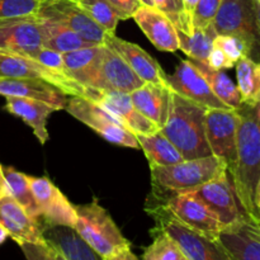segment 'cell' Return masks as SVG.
Returning a JSON list of instances; mask_svg holds the SVG:
<instances>
[{
	"label": "cell",
	"mask_w": 260,
	"mask_h": 260,
	"mask_svg": "<svg viewBox=\"0 0 260 260\" xmlns=\"http://www.w3.org/2000/svg\"><path fill=\"white\" fill-rule=\"evenodd\" d=\"M236 157L228 170L241 210L250 218H260L255 207V188L260 178V123L253 107L243 104L239 109Z\"/></svg>",
	"instance_id": "cell-1"
},
{
	"label": "cell",
	"mask_w": 260,
	"mask_h": 260,
	"mask_svg": "<svg viewBox=\"0 0 260 260\" xmlns=\"http://www.w3.org/2000/svg\"><path fill=\"white\" fill-rule=\"evenodd\" d=\"M206 112L205 106L170 89L169 113L160 131L179 150L184 160L212 155L206 137Z\"/></svg>",
	"instance_id": "cell-2"
},
{
	"label": "cell",
	"mask_w": 260,
	"mask_h": 260,
	"mask_svg": "<svg viewBox=\"0 0 260 260\" xmlns=\"http://www.w3.org/2000/svg\"><path fill=\"white\" fill-rule=\"evenodd\" d=\"M152 187L169 196L188 193L228 173V165L215 155L183 160L167 167H150ZM168 196V197H169Z\"/></svg>",
	"instance_id": "cell-3"
},
{
	"label": "cell",
	"mask_w": 260,
	"mask_h": 260,
	"mask_svg": "<svg viewBox=\"0 0 260 260\" xmlns=\"http://www.w3.org/2000/svg\"><path fill=\"white\" fill-rule=\"evenodd\" d=\"M75 211L74 229L102 258L108 259L131 248V243L124 238L111 215L96 201L75 206Z\"/></svg>",
	"instance_id": "cell-4"
},
{
	"label": "cell",
	"mask_w": 260,
	"mask_h": 260,
	"mask_svg": "<svg viewBox=\"0 0 260 260\" xmlns=\"http://www.w3.org/2000/svg\"><path fill=\"white\" fill-rule=\"evenodd\" d=\"M156 221V228L164 231L178 244L189 260H231L217 239L206 236L188 228L173 217L161 206L150 211Z\"/></svg>",
	"instance_id": "cell-5"
},
{
	"label": "cell",
	"mask_w": 260,
	"mask_h": 260,
	"mask_svg": "<svg viewBox=\"0 0 260 260\" xmlns=\"http://www.w3.org/2000/svg\"><path fill=\"white\" fill-rule=\"evenodd\" d=\"M65 109L93 131L101 135L104 140L118 146L140 149L136 135L127 128L126 124L114 114L90 99L83 96H70Z\"/></svg>",
	"instance_id": "cell-6"
},
{
	"label": "cell",
	"mask_w": 260,
	"mask_h": 260,
	"mask_svg": "<svg viewBox=\"0 0 260 260\" xmlns=\"http://www.w3.org/2000/svg\"><path fill=\"white\" fill-rule=\"evenodd\" d=\"M212 27L217 35H229L243 40L251 53L260 45L255 20V0H221Z\"/></svg>",
	"instance_id": "cell-7"
},
{
	"label": "cell",
	"mask_w": 260,
	"mask_h": 260,
	"mask_svg": "<svg viewBox=\"0 0 260 260\" xmlns=\"http://www.w3.org/2000/svg\"><path fill=\"white\" fill-rule=\"evenodd\" d=\"M0 78L43 80L60 88L69 96L85 98L86 89L84 86L66 76L65 74L57 73L28 56L0 52Z\"/></svg>",
	"instance_id": "cell-8"
},
{
	"label": "cell",
	"mask_w": 260,
	"mask_h": 260,
	"mask_svg": "<svg viewBox=\"0 0 260 260\" xmlns=\"http://www.w3.org/2000/svg\"><path fill=\"white\" fill-rule=\"evenodd\" d=\"M36 15L40 19L61 23L95 45H103L106 38V30L91 19L79 0H42Z\"/></svg>",
	"instance_id": "cell-9"
},
{
	"label": "cell",
	"mask_w": 260,
	"mask_h": 260,
	"mask_svg": "<svg viewBox=\"0 0 260 260\" xmlns=\"http://www.w3.org/2000/svg\"><path fill=\"white\" fill-rule=\"evenodd\" d=\"M145 81L134 73L123 58L109 48L102 45L101 57L88 88L96 91H121L129 94L142 86Z\"/></svg>",
	"instance_id": "cell-10"
},
{
	"label": "cell",
	"mask_w": 260,
	"mask_h": 260,
	"mask_svg": "<svg viewBox=\"0 0 260 260\" xmlns=\"http://www.w3.org/2000/svg\"><path fill=\"white\" fill-rule=\"evenodd\" d=\"M30 189L36 198L41 213L42 226H69L74 228L76 222L75 206L69 202L60 189L46 177H29Z\"/></svg>",
	"instance_id": "cell-11"
},
{
	"label": "cell",
	"mask_w": 260,
	"mask_h": 260,
	"mask_svg": "<svg viewBox=\"0 0 260 260\" xmlns=\"http://www.w3.org/2000/svg\"><path fill=\"white\" fill-rule=\"evenodd\" d=\"M42 48L37 15L0 19V52L33 57Z\"/></svg>",
	"instance_id": "cell-12"
},
{
	"label": "cell",
	"mask_w": 260,
	"mask_h": 260,
	"mask_svg": "<svg viewBox=\"0 0 260 260\" xmlns=\"http://www.w3.org/2000/svg\"><path fill=\"white\" fill-rule=\"evenodd\" d=\"M206 137L212 155L226 162L228 170L235 162L236 135L239 113L236 109H207L206 112Z\"/></svg>",
	"instance_id": "cell-13"
},
{
	"label": "cell",
	"mask_w": 260,
	"mask_h": 260,
	"mask_svg": "<svg viewBox=\"0 0 260 260\" xmlns=\"http://www.w3.org/2000/svg\"><path fill=\"white\" fill-rule=\"evenodd\" d=\"M161 207L185 226L212 239H217L223 229L217 216L189 193L169 196Z\"/></svg>",
	"instance_id": "cell-14"
},
{
	"label": "cell",
	"mask_w": 260,
	"mask_h": 260,
	"mask_svg": "<svg viewBox=\"0 0 260 260\" xmlns=\"http://www.w3.org/2000/svg\"><path fill=\"white\" fill-rule=\"evenodd\" d=\"M167 85L179 95L202 104L207 109L230 108L213 93L203 74L192 60L180 61L174 73L167 75Z\"/></svg>",
	"instance_id": "cell-15"
},
{
	"label": "cell",
	"mask_w": 260,
	"mask_h": 260,
	"mask_svg": "<svg viewBox=\"0 0 260 260\" xmlns=\"http://www.w3.org/2000/svg\"><path fill=\"white\" fill-rule=\"evenodd\" d=\"M188 193L205 203L217 216L223 228L238 222L246 216L239 205L228 173Z\"/></svg>",
	"instance_id": "cell-16"
},
{
	"label": "cell",
	"mask_w": 260,
	"mask_h": 260,
	"mask_svg": "<svg viewBox=\"0 0 260 260\" xmlns=\"http://www.w3.org/2000/svg\"><path fill=\"white\" fill-rule=\"evenodd\" d=\"M256 220L244 216L220 231L217 241L231 260H260V228Z\"/></svg>",
	"instance_id": "cell-17"
},
{
	"label": "cell",
	"mask_w": 260,
	"mask_h": 260,
	"mask_svg": "<svg viewBox=\"0 0 260 260\" xmlns=\"http://www.w3.org/2000/svg\"><path fill=\"white\" fill-rule=\"evenodd\" d=\"M85 98L95 102L96 104L114 114L135 135H151L160 129L154 122L147 119L137 111L132 103L129 94L121 93V91H96L86 89Z\"/></svg>",
	"instance_id": "cell-18"
},
{
	"label": "cell",
	"mask_w": 260,
	"mask_h": 260,
	"mask_svg": "<svg viewBox=\"0 0 260 260\" xmlns=\"http://www.w3.org/2000/svg\"><path fill=\"white\" fill-rule=\"evenodd\" d=\"M103 45L116 51L134 73L145 83L164 84L167 85V74L160 63L149 55L144 48L135 43L117 37L114 33H107Z\"/></svg>",
	"instance_id": "cell-19"
},
{
	"label": "cell",
	"mask_w": 260,
	"mask_h": 260,
	"mask_svg": "<svg viewBox=\"0 0 260 260\" xmlns=\"http://www.w3.org/2000/svg\"><path fill=\"white\" fill-rule=\"evenodd\" d=\"M0 225L17 244L46 243L41 223L30 217L10 194L0 198Z\"/></svg>",
	"instance_id": "cell-20"
},
{
	"label": "cell",
	"mask_w": 260,
	"mask_h": 260,
	"mask_svg": "<svg viewBox=\"0 0 260 260\" xmlns=\"http://www.w3.org/2000/svg\"><path fill=\"white\" fill-rule=\"evenodd\" d=\"M132 18L157 50L164 52H175L179 50L177 28L159 9L142 5Z\"/></svg>",
	"instance_id": "cell-21"
},
{
	"label": "cell",
	"mask_w": 260,
	"mask_h": 260,
	"mask_svg": "<svg viewBox=\"0 0 260 260\" xmlns=\"http://www.w3.org/2000/svg\"><path fill=\"white\" fill-rule=\"evenodd\" d=\"M0 95L45 102L57 111L65 109L69 96L60 88L47 81L17 78H0Z\"/></svg>",
	"instance_id": "cell-22"
},
{
	"label": "cell",
	"mask_w": 260,
	"mask_h": 260,
	"mask_svg": "<svg viewBox=\"0 0 260 260\" xmlns=\"http://www.w3.org/2000/svg\"><path fill=\"white\" fill-rule=\"evenodd\" d=\"M137 111L162 128L167 122L170 104V88L164 84L145 83L129 93Z\"/></svg>",
	"instance_id": "cell-23"
},
{
	"label": "cell",
	"mask_w": 260,
	"mask_h": 260,
	"mask_svg": "<svg viewBox=\"0 0 260 260\" xmlns=\"http://www.w3.org/2000/svg\"><path fill=\"white\" fill-rule=\"evenodd\" d=\"M45 241L68 260H106L80 238L74 228L42 226Z\"/></svg>",
	"instance_id": "cell-24"
},
{
	"label": "cell",
	"mask_w": 260,
	"mask_h": 260,
	"mask_svg": "<svg viewBox=\"0 0 260 260\" xmlns=\"http://www.w3.org/2000/svg\"><path fill=\"white\" fill-rule=\"evenodd\" d=\"M5 109L9 113L19 117L24 123L32 127L36 137L42 145L47 142L50 135L47 131V119L57 109L41 101L17 96H5Z\"/></svg>",
	"instance_id": "cell-25"
},
{
	"label": "cell",
	"mask_w": 260,
	"mask_h": 260,
	"mask_svg": "<svg viewBox=\"0 0 260 260\" xmlns=\"http://www.w3.org/2000/svg\"><path fill=\"white\" fill-rule=\"evenodd\" d=\"M40 27L41 36H42V47L48 48V50L66 53L95 46V43L84 40L81 36L61 23L40 19Z\"/></svg>",
	"instance_id": "cell-26"
},
{
	"label": "cell",
	"mask_w": 260,
	"mask_h": 260,
	"mask_svg": "<svg viewBox=\"0 0 260 260\" xmlns=\"http://www.w3.org/2000/svg\"><path fill=\"white\" fill-rule=\"evenodd\" d=\"M101 51L102 45H95L62 53L63 74L86 89L98 65Z\"/></svg>",
	"instance_id": "cell-27"
},
{
	"label": "cell",
	"mask_w": 260,
	"mask_h": 260,
	"mask_svg": "<svg viewBox=\"0 0 260 260\" xmlns=\"http://www.w3.org/2000/svg\"><path fill=\"white\" fill-rule=\"evenodd\" d=\"M139 146L146 155L150 167H167L184 160L179 150L165 137L161 131L151 135H136Z\"/></svg>",
	"instance_id": "cell-28"
},
{
	"label": "cell",
	"mask_w": 260,
	"mask_h": 260,
	"mask_svg": "<svg viewBox=\"0 0 260 260\" xmlns=\"http://www.w3.org/2000/svg\"><path fill=\"white\" fill-rule=\"evenodd\" d=\"M192 61L197 66L198 70L203 74L208 85L212 89L213 93L217 95L218 99H221L226 106L233 109H239L243 106L238 86L231 80L228 74L223 73L222 70H216V69L210 68L207 63L202 62V61Z\"/></svg>",
	"instance_id": "cell-29"
},
{
	"label": "cell",
	"mask_w": 260,
	"mask_h": 260,
	"mask_svg": "<svg viewBox=\"0 0 260 260\" xmlns=\"http://www.w3.org/2000/svg\"><path fill=\"white\" fill-rule=\"evenodd\" d=\"M238 89L243 104L254 107L260 99V62L243 57L235 63Z\"/></svg>",
	"instance_id": "cell-30"
},
{
	"label": "cell",
	"mask_w": 260,
	"mask_h": 260,
	"mask_svg": "<svg viewBox=\"0 0 260 260\" xmlns=\"http://www.w3.org/2000/svg\"><path fill=\"white\" fill-rule=\"evenodd\" d=\"M5 180H7L9 193L20 206L25 210V212L32 218L41 221L40 208H38L36 198L30 189L29 182H28V175L18 172L12 167H3Z\"/></svg>",
	"instance_id": "cell-31"
},
{
	"label": "cell",
	"mask_w": 260,
	"mask_h": 260,
	"mask_svg": "<svg viewBox=\"0 0 260 260\" xmlns=\"http://www.w3.org/2000/svg\"><path fill=\"white\" fill-rule=\"evenodd\" d=\"M179 40V50H182L190 60L206 62L213 47V41L217 33L213 29L212 24L205 29H194L192 35L177 30Z\"/></svg>",
	"instance_id": "cell-32"
},
{
	"label": "cell",
	"mask_w": 260,
	"mask_h": 260,
	"mask_svg": "<svg viewBox=\"0 0 260 260\" xmlns=\"http://www.w3.org/2000/svg\"><path fill=\"white\" fill-rule=\"evenodd\" d=\"M151 234L154 240L145 249L142 260H189L178 244L164 231L154 229Z\"/></svg>",
	"instance_id": "cell-33"
},
{
	"label": "cell",
	"mask_w": 260,
	"mask_h": 260,
	"mask_svg": "<svg viewBox=\"0 0 260 260\" xmlns=\"http://www.w3.org/2000/svg\"><path fill=\"white\" fill-rule=\"evenodd\" d=\"M81 7L107 33L116 32L118 14L108 0H79Z\"/></svg>",
	"instance_id": "cell-34"
},
{
	"label": "cell",
	"mask_w": 260,
	"mask_h": 260,
	"mask_svg": "<svg viewBox=\"0 0 260 260\" xmlns=\"http://www.w3.org/2000/svg\"><path fill=\"white\" fill-rule=\"evenodd\" d=\"M152 2H154L156 9L164 13L172 20L177 30H182L187 35H192L193 27L187 18V14H185L182 0H152Z\"/></svg>",
	"instance_id": "cell-35"
},
{
	"label": "cell",
	"mask_w": 260,
	"mask_h": 260,
	"mask_svg": "<svg viewBox=\"0 0 260 260\" xmlns=\"http://www.w3.org/2000/svg\"><path fill=\"white\" fill-rule=\"evenodd\" d=\"M213 46L221 48L226 56L233 61L234 63L238 62L243 57H250L251 51L249 46L240 38L235 36L229 35H217L213 41Z\"/></svg>",
	"instance_id": "cell-36"
},
{
	"label": "cell",
	"mask_w": 260,
	"mask_h": 260,
	"mask_svg": "<svg viewBox=\"0 0 260 260\" xmlns=\"http://www.w3.org/2000/svg\"><path fill=\"white\" fill-rule=\"evenodd\" d=\"M41 3L42 0H0V19L36 14Z\"/></svg>",
	"instance_id": "cell-37"
},
{
	"label": "cell",
	"mask_w": 260,
	"mask_h": 260,
	"mask_svg": "<svg viewBox=\"0 0 260 260\" xmlns=\"http://www.w3.org/2000/svg\"><path fill=\"white\" fill-rule=\"evenodd\" d=\"M220 4L221 0H198L192 18L193 30L205 29L208 25L212 24L213 18L220 8Z\"/></svg>",
	"instance_id": "cell-38"
},
{
	"label": "cell",
	"mask_w": 260,
	"mask_h": 260,
	"mask_svg": "<svg viewBox=\"0 0 260 260\" xmlns=\"http://www.w3.org/2000/svg\"><path fill=\"white\" fill-rule=\"evenodd\" d=\"M18 245L27 260H55L52 246L47 243H20Z\"/></svg>",
	"instance_id": "cell-39"
},
{
	"label": "cell",
	"mask_w": 260,
	"mask_h": 260,
	"mask_svg": "<svg viewBox=\"0 0 260 260\" xmlns=\"http://www.w3.org/2000/svg\"><path fill=\"white\" fill-rule=\"evenodd\" d=\"M32 58L37 60L38 62L42 63V65L57 71V73L63 74L62 53L57 52V51H52V50H48V48L42 47L35 56H33Z\"/></svg>",
	"instance_id": "cell-40"
},
{
	"label": "cell",
	"mask_w": 260,
	"mask_h": 260,
	"mask_svg": "<svg viewBox=\"0 0 260 260\" xmlns=\"http://www.w3.org/2000/svg\"><path fill=\"white\" fill-rule=\"evenodd\" d=\"M118 14L119 20H126L134 17L135 13L142 7L140 0H108Z\"/></svg>",
	"instance_id": "cell-41"
},
{
	"label": "cell",
	"mask_w": 260,
	"mask_h": 260,
	"mask_svg": "<svg viewBox=\"0 0 260 260\" xmlns=\"http://www.w3.org/2000/svg\"><path fill=\"white\" fill-rule=\"evenodd\" d=\"M210 68L216 69V70H225V69H233L235 66V63L228 57V56L223 53V51L221 48L213 46L212 50H211L210 55H208L207 61H206Z\"/></svg>",
	"instance_id": "cell-42"
},
{
	"label": "cell",
	"mask_w": 260,
	"mask_h": 260,
	"mask_svg": "<svg viewBox=\"0 0 260 260\" xmlns=\"http://www.w3.org/2000/svg\"><path fill=\"white\" fill-rule=\"evenodd\" d=\"M182 2H183V7H184V12L185 14H187V18L189 19L190 24H192V18H193V14H194L196 7H197L198 4V0H182Z\"/></svg>",
	"instance_id": "cell-43"
},
{
	"label": "cell",
	"mask_w": 260,
	"mask_h": 260,
	"mask_svg": "<svg viewBox=\"0 0 260 260\" xmlns=\"http://www.w3.org/2000/svg\"><path fill=\"white\" fill-rule=\"evenodd\" d=\"M106 260H139V258H137V256L132 253L131 248H129V249H126V250L121 251V253L116 254V255L111 256V258H108Z\"/></svg>",
	"instance_id": "cell-44"
},
{
	"label": "cell",
	"mask_w": 260,
	"mask_h": 260,
	"mask_svg": "<svg viewBox=\"0 0 260 260\" xmlns=\"http://www.w3.org/2000/svg\"><path fill=\"white\" fill-rule=\"evenodd\" d=\"M9 188H8L7 180H5L4 172H3V167L0 165V198L5 197V196H9Z\"/></svg>",
	"instance_id": "cell-45"
},
{
	"label": "cell",
	"mask_w": 260,
	"mask_h": 260,
	"mask_svg": "<svg viewBox=\"0 0 260 260\" xmlns=\"http://www.w3.org/2000/svg\"><path fill=\"white\" fill-rule=\"evenodd\" d=\"M254 201H255V207L260 215V178H259L258 184H256V188H255V197H254Z\"/></svg>",
	"instance_id": "cell-46"
},
{
	"label": "cell",
	"mask_w": 260,
	"mask_h": 260,
	"mask_svg": "<svg viewBox=\"0 0 260 260\" xmlns=\"http://www.w3.org/2000/svg\"><path fill=\"white\" fill-rule=\"evenodd\" d=\"M255 20H256V27H258L259 37H260V5L255 0Z\"/></svg>",
	"instance_id": "cell-47"
},
{
	"label": "cell",
	"mask_w": 260,
	"mask_h": 260,
	"mask_svg": "<svg viewBox=\"0 0 260 260\" xmlns=\"http://www.w3.org/2000/svg\"><path fill=\"white\" fill-rule=\"evenodd\" d=\"M253 108H254V114H255L256 121H258L260 123V99L258 102H256V104L253 107Z\"/></svg>",
	"instance_id": "cell-48"
},
{
	"label": "cell",
	"mask_w": 260,
	"mask_h": 260,
	"mask_svg": "<svg viewBox=\"0 0 260 260\" xmlns=\"http://www.w3.org/2000/svg\"><path fill=\"white\" fill-rule=\"evenodd\" d=\"M8 236H9V235H8V233H7V231H5V229L3 228L2 225H0V245H2V244L4 243L5 239H7Z\"/></svg>",
	"instance_id": "cell-49"
},
{
	"label": "cell",
	"mask_w": 260,
	"mask_h": 260,
	"mask_svg": "<svg viewBox=\"0 0 260 260\" xmlns=\"http://www.w3.org/2000/svg\"><path fill=\"white\" fill-rule=\"evenodd\" d=\"M53 258H55V260H68L65 258V256L62 255V254L60 253V251L56 250V249H53Z\"/></svg>",
	"instance_id": "cell-50"
},
{
	"label": "cell",
	"mask_w": 260,
	"mask_h": 260,
	"mask_svg": "<svg viewBox=\"0 0 260 260\" xmlns=\"http://www.w3.org/2000/svg\"><path fill=\"white\" fill-rule=\"evenodd\" d=\"M140 2L142 3V5H146V7H155L152 0H140Z\"/></svg>",
	"instance_id": "cell-51"
},
{
	"label": "cell",
	"mask_w": 260,
	"mask_h": 260,
	"mask_svg": "<svg viewBox=\"0 0 260 260\" xmlns=\"http://www.w3.org/2000/svg\"><path fill=\"white\" fill-rule=\"evenodd\" d=\"M256 221H258V225H259V228H260V218H258V220H256Z\"/></svg>",
	"instance_id": "cell-52"
},
{
	"label": "cell",
	"mask_w": 260,
	"mask_h": 260,
	"mask_svg": "<svg viewBox=\"0 0 260 260\" xmlns=\"http://www.w3.org/2000/svg\"><path fill=\"white\" fill-rule=\"evenodd\" d=\"M256 2H258V4L260 5V0H256Z\"/></svg>",
	"instance_id": "cell-53"
}]
</instances>
